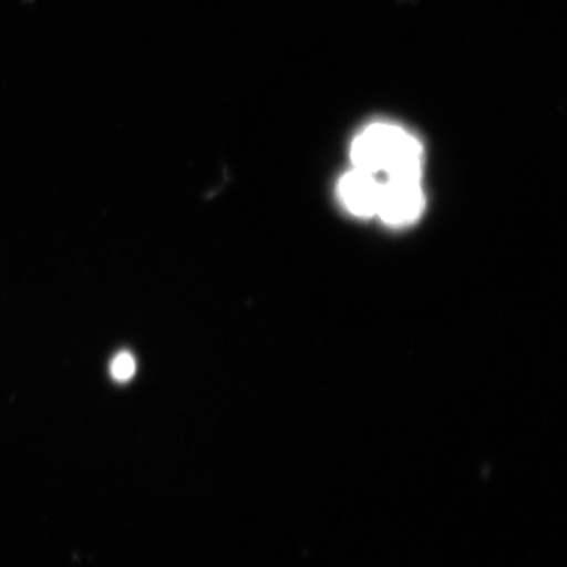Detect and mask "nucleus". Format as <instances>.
<instances>
[{
  "mask_svg": "<svg viewBox=\"0 0 567 567\" xmlns=\"http://www.w3.org/2000/svg\"><path fill=\"white\" fill-rule=\"evenodd\" d=\"M137 363L132 352H121L112 358L110 372L112 380L117 383H128L136 375Z\"/></svg>",
  "mask_w": 567,
  "mask_h": 567,
  "instance_id": "20e7f679",
  "label": "nucleus"
},
{
  "mask_svg": "<svg viewBox=\"0 0 567 567\" xmlns=\"http://www.w3.org/2000/svg\"><path fill=\"white\" fill-rule=\"evenodd\" d=\"M423 147L413 134L391 123L368 126L352 145L354 167L390 177H421Z\"/></svg>",
  "mask_w": 567,
  "mask_h": 567,
  "instance_id": "f257e3e1",
  "label": "nucleus"
},
{
  "mask_svg": "<svg viewBox=\"0 0 567 567\" xmlns=\"http://www.w3.org/2000/svg\"><path fill=\"white\" fill-rule=\"evenodd\" d=\"M424 208L420 177H390L380 185L377 215L390 226L415 221Z\"/></svg>",
  "mask_w": 567,
  "mask_h": 567,
  "instance_id": "f03ea898",
  "label": "nucleus"
},
{
  "mask_svg": "<svg viewBox=\"0 0 567 567\" xmlns=\"http://www.w3.org/2000/svg\"><path fill=\"white\" fill-rule=\"evenodd\" d=\"M380 185L382 182L374 174L354 167L339 182V197L347 210L361 218L377 215Z\"/></svg>",
  "mask_w": 567,
  "mask_h": 567,
  "instance_id": "7ed1b4c3",
  "label": "nucleus"
}]
</instances>
